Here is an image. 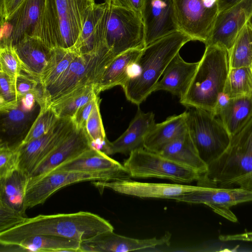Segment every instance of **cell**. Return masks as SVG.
Instances as JSON below:
<instances>
[{"instance_id": "1", "label": "cell", "mask_w": 252, "mask_h": 252, "mask_svg": "<svg viewBox=\"0 0 252 252\" xmlns=\"http://www.w3.org/2000/svg\"><path fill=\"white\" fill-rule=\"evenodd\" d=\"M113 230L108 221L89 212L39 215L26 218L18 225L0 232V244H15L26 238L40 235L60 236L81 243Z\"/></svg>"}, {"instance_id": "2", "label": "cell", "mask_w": 252, "mask_h": 252, "mask_svg": "<svg viewBox=\"0 0 252 252\" xmlns=\"http://www.w3.org/2000/svg\"><path fill=\"white\" fill-rule=\"evenodd\" d=\"M192 40L189 36L177 31L145 47L122 87L126 99L139 106L154 92L172 59L186 43Z\"/></svg>"}, {"instance_id": "3", "label": "cell", "mask_w": 252, "mask_h": 252, "mask_svg": "<svg viewBox=\"0 0 252 252\" xmlns=\"http://www.w3.org/2000/svg\"><path fill=\"white\" fill-rule=\"evenodd\" d=\"M94 0H44L42 12L32 35L50 49L71 48L81 33Z\"/></svg>"}, {"instance_id": "4", "label": "cell", "mask_w": 252, "mask_h": 252, "mask_svg": "<svg viewBox=\"0 0 252 252\" xmlns=\"http://www.w3.org/2000/svg\"><path fill=\"white\" fill-rule=\"evenodd\" d=\"M229 70V53L218 45H208L185 94L180 102L213 113L218 96L223 92Z\"/></svg>"}, {"instance_id": "5", "label": "cell", "mask_w": 252, "mask_h": 252, "mask_svg": "<svg viewBox=\"0 0 252 252\" xmlns=\"http://www.w3.org/2000/svg\"><path fill=\"white\" fill-rule=\"evenodd\" d=\"M252 178V119L233 136L229 146L217 160L208 165L197 185L240 187Z\"/></svg>"}, {"instance_id": "6", "label": "cell", "mask_w": 252, "mask_h": 252, "mask_svg": "<svg viewBox=\"0 0 252 252\" xmlns=\"http://www.w3.org/2000/svg\"><path fill=\"white\" fill-rule=\"evenodd\" d=\"M185 112L188 131L200 157L208 165L226 150L232 137L212 113L195 107Z\"/></svg>"}, {"instance_id": "7", "label": "cell", "mask_w": 252, "mask_h": 252, "mask_svg": "<svg viewBox=\"0 0 252 252\" xmlns=\"http://www.w3.org/2000/svg\"><path fill=\"white\" fill-rule=\"evenodd\" d=\"M123 165L131 178H156L189 184L197 182L201 176L193 169L144 148L131 152Z\"/></svg>"}, {"instance_id": "8", "label": "cell", "mask_w": 252, "mask_h": 252, "mask_svg": "<svg viewBox=\"0 0 252 252\" xmlns=\"http://www.w3.org/2000/svg\"><path fill=\"white\" fill-rule=\"evenodd\" d=\"M108 6L105 44L111 61L129 50L144 48L142 18L133 11Z\"/></svg>"}, {"instance_id": "9", "label": "cell", "mask_w": 252, "mask_h": 252, "mask_svg": "<svg viewBox=\"0 0 252 252\" xmlns=\"http://www.w3.org/2000/svg\"><path fill=\"white\" fill-rule=\"evenodd\" d=\"M102 73V67L96 54L78 55L64 73L43 90L45 105L50 106L65 95L87 85L94 86Z\"/></svg>"}, {"instance_id": "10", "label": "cell", "mask_w": 252, "mask_h": 252, "mask_svg": "<svg viewBox=\"0 0 252 252\" xmlns=\"http://www.w3.org/2000/svg\"><path fill=\"white\" fill-rule=\"evenodd\" d=\"M179 31L205 45L219 13L218 0H173Z\"/></svg>"}, {"instance_id": "11", "label": "cell", "mask_w": 252, "mask_h": 252, "mask_svg": "<svg viewBox=\"0 0 252 252\" xmlns=\"http://www.w3.org/2000/svg\"><path fill=\"white\" fill-rule=\"evenodd\" d=\"M120 180L116 175L104 172L61 171L49 172L29 182L25 206L26 210L46 200L62 188L86 181H110Z\"/></svg>"}, {"instance_id": "12", "label": "cell", "mask_w": 252, "mask_h": 252, "mask_svg": "<svg viewBox=\"0 0 252 252\" xmlns=\"http://www.w3.org/2000/svg\"><path fill=\"white\" fill-rule=\"evenodd\" d=\"M173 199L191 204L208 206L216 213L232 221L237 218L229 209L240 203L252 201V190L240 187L221 188L200 186L198 190Z\"/></svg>"}, {"instance_id": "13", "label": "cell", "mask_w": 252, "mask_h": 252, "mask_svg": "<svg viewBox=\"0 0 252 252\" xmlns=\"http://www.w3.org/2000/svg\"><path fill=\"white\" fill-rule=\"evenodd\" d=\"M74 128L71 118H60L48 133L21 147H16L20 152L19 169L30 176Z\"/></svg>"}, {"instance_id": "14", "label": "cell", "mask_w": 252, "mask_h": 252, "mask_svg": "<svg viewBox=\"0 0 252 252\" xmlns=\"http://www.w3.org/2000/svg\"><path fill=\"white\" fill-rule=\"evenodd\" d=\"M99 189H108L116 192L140 198H174L198 190L200 186L181 184L153 183L132 181L130 179L110 181H92Z\"/></svg>"}, {"instance_id": "15", "label": "cell", "mask_w": 252, "mask_h": 252, "mask_svg": "<svg viewBox=\"0 0 252 252\" xmlns=\"http://www.w3.org/2000/svg\"><path fill=\"white\" fill-rule=\"evenodd\" d=\"M252 13V0H243L219 12L210 37L205 44L218 45L231 50L234 43Z\"/></svg>"}, {"instance_id": "16", "label": "cell", "mask_w": 252, "mask_h": 252, "mask_svg": "<svg viewBox=\"0 0 252 252\" xmlns=\"http://www.w3.org/2000/svg\"><path fill=\"white\" fill-rule=\"evenodd\" d=\"M142 19L145 47L179 31L173 0H145Z\"/></svg>"}, {"instance_id": "17", "label": "cell", "mask_w": 252, "mask_h": 252, "mask_svg": "<svg viewBox=\"0 0 252 252\" xmlns=\"http://www.w3.org/2000/svg\"><path fill=\"white\" fill-rule=\"evenodd\" d=\"M171 234L166 232L162 237L138 239L122 236L113 231L98 234L81 243V252H126L168 245Z\"/></svg>"}, {"instance_id": "18", "label": "cell", "mask_w": 252, "mask_h": 252, "mask_svg": "<svg viewBox=\"0 0 252 252\" xmlns=\"http://www.w3.org/2000/svg\"><path fill=\"white\" fill-rule=\"evenodd\" d=\"M92 148L85 129H78L74 127L71 133L35 167L29 176V182Z\"/></svg>"}, {"instance_id": "19", "label": "cell", "mask_w": 252, "mask_h": 252, "mask_svg": "<svg viewBox=\"0 0 252 252\" xmlns=\"http://www.w3.org/2000/svg\"><path fill=\"white\" fill-rule=\"evenodd\" d=\"M61 171L104 172L114 174L120 180L131 178L124 165L93 148L63 163L50 172Z\"/></svg>"}, {"instance_id": "20", "label": "cell", "mask_w": 252, "mask_h": 252, "mask_svg": "<svg viewBox=\"0 0 252 252\" xmlns=\"http://www.w3.org/2000/svg\"><path fill=\"white\" fill-rule=\"evenodd\" d=\"M155 124L152 112L145 113L138 108L126 131L117 139L110 142L108 155L117 153L129 155L135 149L143 148L145 138Z\"/></svg>"}, {"instance_id": "21", "label": "cell", "mask_w": 252, "mask_h": 252, "mask_svg": "<svg viewBox=\"0 0 252 252\" xmlns=\"http://www.w3.org/2000/svg\"><path fill=\"white\" fill-rule=\"evenodd\" d=\"M198 64L199 62L185 61L178 53L165 68L162 78L155 88L154 92L165 91L180 99L186 93Z\"/></svg>"}, {"instance_id": "22", "label": "cell", "mask_w": 252, "mask_h": 252, "mask_svg": "<svg viewBox=\"0 0 252 252\" xmlns=\"http://www.w3.org/2000/svg\"><path fill=\"white\" fill-rule=\"evenodd\" d=\"M35 108L30 111L23 110L17 105L0 108L1 132L3 138L0 143L17 147L22 142L32 123Z\"/></svg>"}, {"instance_id": "23", "label": "cell", "mask_w": 252, "mask_h": 252, "mask_svg": "<svg viewBox=\"0 0 252 252\" xmlns=\"http://www.w3.org/2000/svg\"><path fill=\"white\" fill-rule=\"evenodd\" d=\"M14 48L24 72L39 81L51 55V49L38 37L27 35Z\"/></svg>"}, {"instance_id": "24", "label": "cell", "mask_w": 252, "mask_h": 252, "mask_svg": "<svg viewBox=\"0 0 252 252\" xmlns=\"http://www.w3.org/2000/svg\"><path fill=\"white\" fill-rule=\"evenodd\" d=\"M81 242L53 235H34L25 238L18 243L0 244V252H81Z\"/></svg>"}, {"instance_id": "25", "label": "cell", "mask_w": 252, "mask_h": 252, "mask_svg": "<svg viewBox=\"0 0 252 252\" xmlns=\"http://www.w3.org/2000/svg\"><path fill=\"white\" fill-rule=\"evenodd\" d=\"M44 4V0H24L13 14L7 20H4L12 29V46L25 36L32 35Z\"/></svg>"}, {"instance_id": "26", "label": "cell", "mask_w": 252, "mask_h": 252, "mask_svg": "<svg viewBox=\"0 0 252 252\" xmlns=\"http://www.w3.org/2000/svg\"><path fill=\"white\" fill-rule=\"evenodd\" d=\"M187 130L185 111L180 115L170 116L163 122L155 124L145 138L143 148L158 153Z\"/></svg>"}, {"instance_id": "27", "label": "cell", "mask_w": 252, "mask_h": 252, "mask_svg": "<svg viewBox=\"0 0 252 252\" xmlns=\"http://www.w3.org/2000/svg\"><path fill=\"white\" fill-rule=\"evenodd\" d=\"M143 49L129 50L115 58L94 86L95 94L98 95L100 92L117 86L122 87L128 79L130 70Z\"/></svg>"}, {"instance_id": "28", "label": "cell", "mask_w": 252, "mask_h": 252, "mask_svg": "<svg viewBox=\"0 0 252 252\" xmlns=\"http://www.w3.org/2000/svg\"><path fill=\"white\" fill-rule=\"evenodd\" d=\"M158 153L196 170L201 175L207 170L208 165L200 157L188 130L166 145Z\"/></svg>"}, {"instance_id": "29", "label": "cell", "mask_w": 252, "mask_h": 252, "mask_svg": "<svg viewBox=\"0 0 252 252\" xmlns=\"http://www.w3.org/2000/svg\"><path fill=\"white\" fill-rule=\"evenodd\" d=\"M217 117L232 137L252 119V97L231 98L227 106Z\"/></svg>"}, {"instance_id": "30", "label": "cell", "mask_w": 252, "mask_h": 252, "mask_svg": "<svg viewBox=\"0 0 252 252\" xmlns=\"http://www.w3.org/2000/svg\"><path fill=\"white\" fill-rule=\"evenodd\" d=\"M30 177L20 169L0 180V200L25 216L26 191Z\"/></svg>"}, {"instance_id": "31", "label": "cell", "mask_w": 252, "mask_h": 252, "mask_svg": "<svg viewBox=\"0 0 252 252\" xmlns=\"http://www.w3.org/2000/svg\"><path fill=\"white\" fill-rule=\"evenodd\" d=\"M78 55L71 48L57 47L51 49L50 59L39 79L43 90L52 85L64 73Z\"/></svg>"}, {"instance_id": "32", "label": "cell", "mask_w": 252, "mask_h": 252, "mask_svg": "<svg viewBox=\"0 0 252 252\" xmlns=\"http://www.w3.org/2000/svg\"><path fill=\"white\" fill-rule=\"evenodd\" d=\"M106 5L105 2L95 3L90 11L81 34L75 44L70 48L78 55L95 54L96 31Z\"/></svg>"}, {"instance_id": "33", "label": "cell", "mask_w": 252, "mask_h": 252, "mask_svg": "<svg viewBox=\"0 0 252 252\" xmlns=\"http://www.w3.org/2000/svg\"><path fill=\"white\" fill-rule=\"evenodd\" d=\"M97 95L93 85L76 90L50 106L59 118H72L76 111Z\"/></svg>"}, {"instance_id": "34", "label": "cell", "mask_w": 252, "mask_h": 252, "mask_svg": "<svg viewBox=\"0 0 252 252\" xmlns=\"http://www.w3.org/2000/svg\"><path fill=\"white\" fill-rule=\"evenodd\" d=\"M229 69L252 66V28L247 23L229 52Z\"/></svg>"}, {"instance_id": "35", "label": "cell", "mask_w": 252, "mask_h": 252, "mask_svg": "<svg viewBox=\"0 0 252 252\" xmlns=\"http://www.w3.org/2000/svg\"><path fill=\"white\" fill-rule=\"evenodd\" d=\"M223 92L231 98L252 97V66L229 69Z\"/></svg>"}, {"instance_id": "36", "label": "cell", "mask_w": 252, "mask_h": 252, "mask_svg": "<svg viewBox=\"0 0 252 252\" xmlns=\"http://www.w3.org/2000/svg\"><path fill=\"white\" fill-rule=\"evenodd\" d=\"M98 97L87 120L85 130L91 147L107 155L110 141L107 139L100 112Z\"/></svg>"}, {"instance_id": "37", "label": "cell", "mask_w": 252, "mask_h": 252, "mask_svg": "<svg viewBox=\"0 0 252 252\" xmlns=\"http://www.w3.org/2000/svg\"><path fill=\"white\" fill-rule=\"evenodd\" d=\"M60 118L51 106L40 108V111L27 135L16 147L20 148L48 133Z\"/></svg>"}, {"instance_id": "38", "label": "cell", "mask_w": 252, "mask_h": 252, "mask_svg": "<svg viewBox=\"0 0 252 252\" xmlns=\"http://www.w3.org/2000/svg\"><path fill=\"white\" fill-rule=\"evenodd\" d=\"M20 152L6 143L0 145V180H4L19 169Z\"/></svg>"}, {"instance_id": "39", "label": "cell", "mask_w": 252, "mask_h": 252, "mask_svg": "<svg viewBox=\"0 0 252 252\" xmlns=\"http://www.w3.org/2000/svg\"><path fill=\"white\" fill-rule=\"evenodd\" d=\"M16 79L0 71V108L17 105L19 103Z\"/></svg>"}, {"instance_id": "40", "label": "cell", "mask_w": 252, "mask_h": 252, "mask_svg": "<svg viewBox=\"0 0 252 252\" xmlns=\"http://www.w3.org/2000/svg\"><path fill=\"white\" fill-rule=\"evenodd\" d=\"M0 70L17 79L22 71L21 63L13 46L0 48Z\"/></svg>"}, {"instance_id": "41", "label": "cell", "mask_w": 252, "mask_h": 252, "mask_svg": "<svg viewBox=\"0 0 252 252\" xmlns=\"http://www.w3.org/2000/svg\"><path fill=\"white\" fill-rule=\"evenodd\" d=\"M27 217L0 200V232L23 222Z\"/></svg>"}, {"instance_id": "42", "label": "cell", "mask_w": 252, "mask_h": 252, "mask_svg": "<svg viewBox=\"0 0 252 252\" xmlns=\"http://www.w3.org/2000/svg\"><path fill=\"white\" fill-rule=\"evenodd\" d=\"M98 95L80 107L75 112L71 120L75 128L85 129L86 123Z\"/></svg>"}, {"instance_id": "43", "label": "cell", "mask_w": 252, "mask_h": 252, "mask_svg": "<svg viewBox=\"0 0 252 252\" xmlns=\"http://www.w3.org/2000/svg\"><path fill=\"white\" fill-rule=\"evenodd\" d=\"M145 0H104V2L113 7L127 9L138 14L142 18V12Z\"/></svg>"}, {"instance_id": "44", "label": "cell", "mask_w": 252, "mask_h": 252, "mask_svg": "<svg viewBox=\"0 0 252 252\" xmlns=\"http://www.w3.org/2000/svg\"><path fill=\"white\" fill-rule=\"evenodd\" d=\"M24 0H0V19L7 20Z\"/></svg>"}, {"instance_id": "45", "label": "cell", "mask_w": 252, "mask_h": 252, "mask_svg": "<svg viewBox=\"0 0 252 252\" xmlns=\"http://www.w3.org/2000/svg\"><path fill=\"white\" fill-rule=\"evenodd\" d=\"M219 239L222 241H242L252 242V232L235 234L220 235Z\"/></svg>"}, {"instance_id": "46", "label": "cell", "mask_w": 252, "mask_h": 252, "mask_svg": "<svg viewBox=\"0 0 252 252\" xmlns=\"http://www.w3.org/2000/svg\"><path fill=\"white\" fill-rule=\"evenodd\" d=\"M36 98L34 94L29 93L24 95L20 100L21 108L26 111H30L35 108Z\"/></svg>"}, {"instance_id": "47", "label": "cell", "mask_w": 252, "mask_h": 252, "mask_svg": "<svg viewBox=\"0 0 252 252\" xmlns=\"http://www.w3.org/2000/svg\"><path fill=\"white\" fill-rule=\"evenodd\" d=\"M230 96L224 92L218 96L213 114L218 116L219 114L227 106L230 101Z\"/></svg>"}, {"instance_id": "48", "label": "cell", "mask_w": 252, "mask_h": 252, "mask_svg": "<svg viewBox=\"0 0 252 252\" xmlns=\"http://www.w3.org/2000/svg\"><path fill=\"white\" fill-rule=\"evenodd\" d=\"M219 12L228 9L243 0H218Z\"/></svg>"}, {"instance_id": "49", "label": "cell", "mask_w": 252, "mask_h": 252, "mask_svg": "<svg viewBox=\"0 0 252 252\" xmlns=\"http://www.w3.org/2000/svg\"><path fill=\"white\" fill-rule=\"evenodd\" d=\"M247 23L252 28V13L248 19Z\"/></svg>"}]
</instances>
